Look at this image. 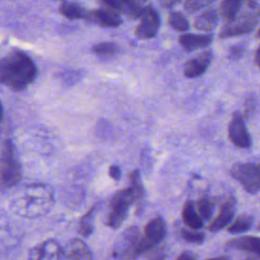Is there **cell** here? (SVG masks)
Here are the masks:
<instances>
[{"mask_svg":"<svg viewBox=\"0 0 260 260\" xmlns=\"http://www.w3.org/2000/svg\"><path fill=\"white\" fill-rule=\"evenodd\" d=\"M231 174L247 192L256 193L260 191V164L247 162L235 165Z\"/></svg>","mask_w":260,"mask_h":260,"instance_id":"obj_7","label":"cell"},{"mask_svg":"<svg viewBox=\"0 0 260 260\" xmlns=\"http://www.w3.org/2000/svg\"><path fill=\"white\" fill-rule=\"evenodd\" d=\"M137 200L136 194L131 187L114 194L110 202V213L107 223L112 229H118L125 220L130 205Z\"/></svg>","mask_w":260,"mask_h":260,"instance_id":"obj_5","label":"cell"},{"mask_svg":"<svg viewBox=\"0 0 260 260\" xmlns=\"http://www.w3.org/2000/svg\"><path fill=\"white\" fill-rule=\"evenodd\" d=\"M160 26V18L157 11L147 5L141 15L139 16V22L135 28V35L138 39L148 40L156 36Z\"/></svg>","mask_w":260,"mask_h":260,"instance_id":"obj_8","label":"cell"},{"mask_svg":"<svg viewBox=\"0 0 260 260\" xmlns=\"http://www.w3.org/2000/svg\"><path fill=\"white\" fill-rule=\"evenodd\" d=\"M235 206H236V200L234 198L228 199L221 206L220 211L216 218L209 224L208 230L210 232H217L221 229H223L225 225H228L235 214Z\"/></svg>","mask_w":260,"mask_h":260,"instance_id":"obj_15","label":"cell"},{"mask_svg":"<svg viewBox=\"0 0 260 260\" xmlns=\"http://www.w3.org/2000/svg\"><path fill=\"white\" fill-rule=\"evenodd\" d=\"M129 178H130V182H131V186L130 187L135 192L137 199H141L143 197L144 191H143V187H142V184H141L139 171L138 170H133L130 173Z\"/></svg>","mask_w":260,"mask_h":260,"instance_id":"obj_30","label":"cell"},{"mask_svg":"<svg viewBox=\"0 0 260 260\" xmlns=\"http://www.w3.org/2000/svg\"><path fill=\"white\" fill-rule=\"evenodd\" d=\"M244 51H245V48L243 46H233L230 48L229 50V53H228V58L232 61H236V60H239L243 54H244Z\"/></svg>","mask_w":260,"mask_h":260,"instance_id":"obj_32","label":"cell"},{"mask_svg":"<svg viewBox=\"0 0 260 260\" xmlns=\"http://www.w3.org/2000/svg\"><path fill=\"white\" fill-rule=\"evenodd\" d=\"M207 260H231V259L229 257H225V256H220V257L211 258V259H207Z\"/></svg>","mask_w":260,"mask_h":260,"instance_id":"obj_40","label":"cell"},{"mask_svg":"<svg viewBox=\"0 0 260 260\" xmlns=\"http://www.w3.org/2000/svg\"><path fill=\"white\" fill-rule=\"evenodd\" d=\"M22 177V168L15 145L6 139L0 153V189L7 190L14 187Z\"/></svg>","mask_w":260,"mask_h":260,"instance_id":"obj_4","label":"cell"},{"mask_svg":"<svg viewBox=\"0 0 260 260\" xmlns=\"http://www.w3.org/2000/svg\"><path fill=\"white\" fill-rule=\"evenodd\" d=\"M61 260H92V253L82 240L74 238L62 248Z\"/></svg>","mask_w":260,"mask_h":260,"instance_id":"obj_12","label":"cell"},{"mask_svg":"<svg viewBox=\"0 0 260 260\" xmlns=\"http://www.w3.org/2000/svg\"><path fill=\"white\" fill-rule=\"evenodd\" d=\"M82 77L81 71L77 70H65L62 72H59L58 78L67 85H72L78 82Z\"/></svg>","mask_w":260,"mask_h":260,"instance_id":"obj_29","label":"cell"},{"mask_svg":"<svg viewBox=\"0 0 260 260\" xmlns=\"http://www.w3.org/2000/svg\"><path fill=\"white\" fill-rule=\"evenodd\" d=\"M98 210V205H93L79 220V224H78V233L84 237L87 238L89 237L92 232H93V221H94V215L95 212Z\"/></svg>","mask_w":260,"mask_h":260,"instance_id":"obj_21","label":"cell"},{"mask_svg":"<svg viewBox=\"0 0 260 260\" xmlns=\"http://www.w3.org/2000/svg\"><path fill=\"white\" fill-rule=\"evenodd\" d=\"M91 51L101 57H109V56H114L118 53L119 48L115 43L111 42H102L93 45L91 47Z\"/></svg>","mask_w":260,"mask_h":260,"instance_id":"obj_25","label":"cell"},{"mask_svg":"<svg viewBox=\"0 0 260 260\" xmlns=\"http://www.w3.org/2000/svg\"><path fill=\"white\" fill-rule=\"evenodd\" d=\"M16 241L17 236L9 221L0 218V245L13 246L16 244Z\"/></svg>","mask_w":260,"mask_h":260,"instance_id":"obj_22","label":"cell"},{"mask_svg":"<svg viewBox=\"0 0 260 260\" xmlns=\"http://www.w3.org/2000/svg\"><path fill=\"white\" fill-rule=\"evenodd\" d=\"M62 247L55 239H48L29 250L27 260H61Z\"/></svg>","mask_w":260,"mask_h":260,"instance_id":"obj_9","label":"cell"},{"mask_svg":"<svg viewBox=\"0 0 260 260\" xmlns=\"http://www.w3.org/2000/svg\"><path fill=\"white\" fill-rule=\"evenodd\" d=\"M35 62L25 53L14 51L0 59V84L14 91L26 88L37 77Z\"/></svg>","mask_w":260,"mask_h":260,"instance_id":"obj_2","label":"cell"},{"mask_svg":"<svg viewBox=\"0 0 260 260\" xmlns=\"http://www.w3.org/2000/svg\"><path fill=\"white\" fill-rule=\"evenodd\" d=\"M177 260H197V257L193 252L185 251L178 256Z\"/></svg>","mask_w":260,"mask_h":260,"instance_id":"obj_36","label":"cell"},{"mask_svg":"<svg viewBox=\"0 0 260 260\" xmlns=\"http://www.w3.org/2000/svg\"><path fill=\"white\" fill-rule=\"evenodd\" d=\"M109 175L114 180H119L121 178V170L117 166H111L109 169Z\"/></svg>","mask_w":260,"mask_h":260,"instance_id":"obj_35","label":"cell"},{"mask_svg":"<svg viewBox=\"0 0 260 260\" xmlns=\"http://www.w3.org/2000/svg\"><path fill=\"white\" fill-rule=\"evenodd\" d=\"M3 113H4V110H3V105L0 101V124L2 122V119H3Z\"/></svg>","mask_w":260,"mask_h":260,"instance_id":"obj_39","label":"cell"},{"mask_svg":"<svg viewBox=\"0 0 260 260\" xmlns=\"http://www.w3.org/2000/svg\"><path fill=\"white\" fill-rule=\"evenodd\" d=\"M101 2L105 5V7L112 9L118 13H121V2L120 0H101Z\"/></svg>","mask_w":260,"mask_h":260,"instance_id":"obj_34","label":"cell"},{"mask_svg":"<svg viewBox=\"0 0 260 260\" xmlns=\"http://www.w3.org/2000/svg\"><path fill=\"white\" fill-rule=\"evenodd\" d=\"M159 5L164 8H172L175 6L180 0H157Z\"/></svg>","mask_w":260,"mask_h":260,"instance_id":"obj_37","label":"cell"},{"mask_svg":"<svg viewBox=\"0 0 260 260\" xmlns=\"http://www.w3.org/2000/svg\"><path fill=\"white\" fill-rule=\"evenodd\" d=\"M182 217L184 222L193 230H198L202 226V218L196 212L194 204L191 201L185 203L182 211Z\"/></svg>","mask_w":260,"mask_h":260,"instance_id":"obj_20","label":"cell"},{"mask_svg":"<svg viewBox=\"0 0 260 260\" xmlns=\"http://www.w3.org/2000/svg\"><path fill=\"white\" fill-rule=\"evenodd\" d=\"M260 21V4L255 0H244L236 16L224 23L219 31L220 39H229L251 32Z\"/></svg>","mask_w":260,"mask_h":260,"instance_id":"obj_3","label":"cell"},{"mask_svg":"<svg viewBox=\"0 0 260 260\" xmlns=\"http://www.w3.org/2000/svg\"><path fill=\"white\" fill-rule=\"evenodd\" d=\"M87 20L93 21L104 27H118L122 23L120 14L109 8H99L88 12Z\"/></svg>","mask_w":260,"mask_h":260,"instance_id":"obj_14","label":"cell"},{"mask_svg":"<svg viewBox=\"0 0 260 260\" xmlns=\"http://www.w3.org/2000/svg\"><path fill=\"white\" fill-rule=\"evenodd\" d=\"M254 61H255V63H256V65L260 68V46H259V48L256 50V52H255V58H254Z\"/></svg>","mask_w":260,"mask_h":260,"instance_id":"obj_38","label":"cell"},{"mask_svg":"<svg viewBox=\"0 0 260 260\" xmlns=\"http://www.w3.org/2000/svg\"><path fill=\"white\" fill-rule=\"evenodd\" d=\"M149 251L150 252L148 253L146 260H164L166 257V252L162 248L154 249V247H153Z\"/></svg>","mask_w":260,"mask_h":260,"instance_id":"obj_33","label":"cell"},{"mask_svg":"<svg viewBox=\"0 0 260 260\" xmlns=\"http://www.w3.org/2000/svg\"><path fill=\"white\" fill-rule=\"evenodd\" d=\"M257 37H258V38H260V28H259V29H258V31H257Z\"/></svg>","mask_w":260,"mask_h":260,"instance_id":"obj_41","label":"cell"},{"mask_svg":"<svg viewBox=\"0 0 260 260\" xmlns=\"http://www.w3.org/2000/svg\"><path fill=\"white\" fill-rule=\"evenodd\" d=\"M229 137L235 145L241 148H247L251 144L249 132L240 112H235L232 117L229 125Z\"/></svg>","mask_w":260,"mask_h":260,"instance_id":"obj_10","label":"cell"},{"mask_svg":"<svg viewBox=\"0 0 260 260\" xmlns=\"http://www.w3.org/2000/svg\"><path fill=\"white\" fill-rule=\"evenodd\" d=\"M219 20V14L218 10L210 7L203 10L199 16L195 19L194 26L196 29L204 32H210L212 31L218 24Z\"/></svg>","mask_w":260,"mask_h":260,"instance_id":"obj_16","label":"cell"},{"mask_svg":"<svg viewBox=\"0 0 260 260\" xmlns=\"http://www.w3.org/2000/svg\"><path fill=\"white\" fill-rule=\"evenodd\" d=\"M212 52L207 50L198 56L188 60L183 68V74L187 78H196L201 76L209 67L212 60Z\"/></svg>","mask_w":260,"mask_h":260,"instance_id":"obj_11","label":"cell"},{"mask_svg":"<svg viewBox=\"0 0 260 260\" xmlns=\"http://www.w3.org/2000/svg\"><path fill=\"white\" fill-rule=\"evenodd\" d=\"M213 40L212 34H183L179 37V44L186 52H193L206 48Z\"/></svg>","mask_w":260,"mask_h":260,"instance_id":"obj_13","label":"cell"},{"mask_svg":"<svg viewBox=\"0 0 260 260\" xmlns=\"http://www.w3.org/2000/svg\"><path fill=\"white\" fill-rule=\"evenodd\" d=\"M167 234V225L165 220L157 216L149 220L144 228V235L139 240L133 251V258L149 251L151 248L156 246Z\"/></svg>","mask_w":260,"mask_h":260,"instance_id":"obj_6","label":"cell"},{"mask_svg":"<svg viewBox=\"0 0 260 260\" xmlns=\"http://www.w3.org/2000/svg\"><path fill=\"white\" fill-rule=\"evenodd\" d=\"M197 209L202 219H209L213 213L214 203L208 198H201L197 202Z\"/></svg>","mask_w":260,"mask_h":260,"instance_id":"obj_27","label":"cell"},{"mask_svg":"<svg viewBox=\"0 0 260 260\" xmlns=\"http://www.w3.org/2000/svg\"><path fill=\"white\" fill-rule=\"evenodd\" d=\"M53 188L44 183H31L18 190L9 201L12 213L24 218H37L47 214L53 207Z\"/></svg>","mask_w":260,"mask_h":260,"instance_id":"obj_1","label":"cell"},{"mask_svg":"<svg viewBox=\"0 0 260 260\" xmlns=\"http://www.w3.org/2000/svg\"><path fill=\"white\" fill-rule=\"evenodd\" d=\"M216 0H185L184 9L188 13H195L199 10L206 9L212 5Z\"/></svg>","mask_w":260,"mask_h":260,"instance_id":"obj_26","label":"cell"},{"mask_svg":"<svg viewBox=\"0 0 260 260\" xmlns=\"http://www.w3.org/2000/svg\"><path fill=\"white\" fill-rule=\"evenodd\" d=\"M244 0H222L220 3V14L226 21L232 20L243 5Z\"/></svg>","mask_w":260,"mask_h":260,"instance_id":"obj_23","label":"cell"},{"mask_svg":"<svg viewBox=\"0 0 260 260\" xmlns=\"http://www.w3.org/2000/svg\"><path fill=\"white\" fill-rule=\"evenodd\" d=\"M169 24L172 28H174L177 31L185 32L189 28V22L185 15L179 11H172L169 13L168 18Z\"/></svg>","mask_w":260,"mask_h":260,"instance_id":"obj_24","label":"cell"},{"mask_svg":"<svg viewBox=\"0 0 260 260\" xmlns=\"http://www.w3.org/2000/svg\"><path fill=\"white\" fill-rule=\"evenodd\" d=\"M226 248L237 249L253 253L256 258L260 259V238L259 237H241L236 238L226 243Z\"/></svg>","mask_w":260,"mask_h":260,"instance_id":"obj_17","label":"cell"},{"mask_svg":"<svg viewBox=\"0 0 260 260\" xmlns=\"http://www.w3.org/2000/svg\"><path fill=\"white\" fill-rule=\"evenodd\" d=\"M180 236H181V238H183L187 242L194 243V244H200L205 239L204 234L199 233V232L190 231V230H185V229L180 231Z\"/></svg>","mask_w":260,"mask_h":260,"instance_id":"obj_31","label":"cell"},{"mask_svg":"<svg viewBox=\"0 0 260 260\" xmlns=\"http://www.w3.org/2000/svg\"><path fill=\"white\" fill-rule=\"evenodd\" d=\"M59 12L69 20L87 19L88 12L77 2L64 1L59 6Z\"/></svg>","mask_w":260,"mask_h":260,"instance_id":"obj_18","label":"cell"},{"mask_svg":"<svg viewBox=\"0 0 260 260\" xmlns=\"http://www.w3.org/2000/svg\"><path fill=\"white\" fill-rule=\"evenodd\" d=\"M252 221H253V218L249 215L241 216L231 224V226L229 228V232L233 234L245 232L251 228Z\"/></svg>","mask_w":260,"mask_h":260,"instance_id":"obj_28","label":"cell"},{"mask_svg":"<svg viewBox=\"0 0 260 260\" xmlns=\"http://www.w3.org/2000/svg\"><path fill=\"white\" fill-rule=\"evenodd\" d=\"M121 13L130 18H139L145 7L147 6L146 0H120Z\"/></svg>","mask_w":260,"mask_h":260,"instance_id":"obj_19","label":"cell"}]
</instances>
